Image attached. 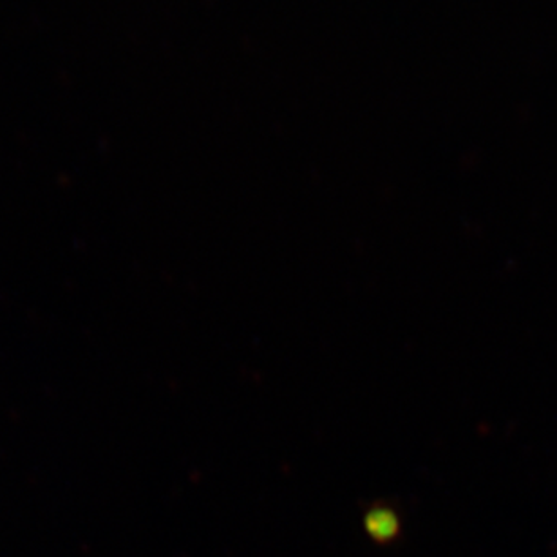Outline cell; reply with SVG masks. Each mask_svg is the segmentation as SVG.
I'll use <instances>...</instances> for the list:
<instances>
[{
  "label": "cell",
  "instance_id": "1",
  "mask_svg": "<svg viewBox=\"0 0 557 557\" xmlns=\"http://www.w3.org/2000/svg\"><path fill=\"white\" fill-rule=\"evenodd\" d=\"M366 527L370 536L379 543L393 542L398 534L397 518L389 510H373L366 520Z\"/></svg>",
  "mask_w": 557,
  "mask_h": 557
}]
</instances>
